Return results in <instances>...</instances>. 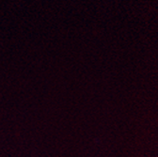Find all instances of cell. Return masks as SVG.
Here are the masks:
<instances>
[]
</instances>
